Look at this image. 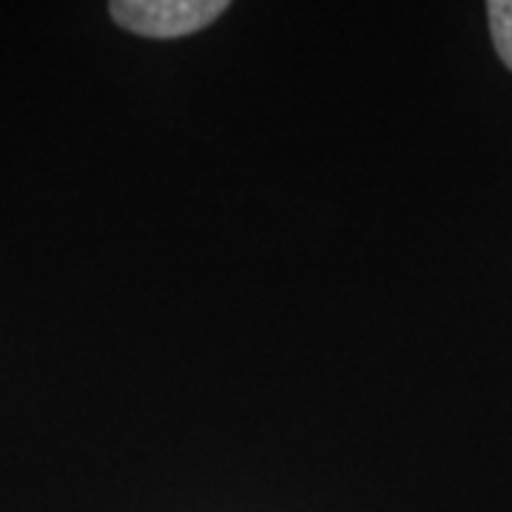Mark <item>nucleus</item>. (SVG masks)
Masks as SVG:
<instances>
[{"label":"nucleus","mask_w":512,"mask_h":512,"mask_svg":"<svg viewBox=\"0 0 512 512\" xmlns=\"http://www.w3.org/2000/svg\"><path fill=\"white\" fill-rule=\"evenodd\" d=\"M487 18H490L495 52L512 72V0H490Z\"/></svg>","instance_id":"nucleus-2"},{"label":"nucleus","mask_w":512,"mask_h":512,"mask_svg":"<svg viewBox=\"0 0 512 512\" xmlns=\"http://www.w3.org/2000/svg\"><path fill=\"white\" fill-rule=\"evenodd\" d=\"M228 0H114L111 18L120 29L143 37H183L211 26Z\"/></svg>","instance_id":"nucleus-1"}]
</instances>
